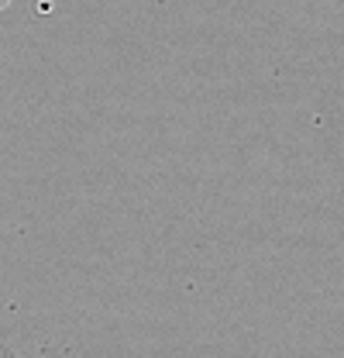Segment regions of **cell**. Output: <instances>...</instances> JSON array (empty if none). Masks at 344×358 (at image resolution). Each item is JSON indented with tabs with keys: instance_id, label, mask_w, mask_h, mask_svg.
I'll list each match as a JSON object with an SVG mask.
<instances>
[{
	"instance_id": "1",
	"label": "cell",
	"mask_w": 344,
	"mask_h": 358,
	"mask_svg": "<svg viewBox=\"0 0 344 358\" xmlns=\"http://www.w3.org/2000/svg\"><path fill=\"white\" fill-rule=\"evenodd\" d=\"M7 3H10V0H0V10H3V7H7Z\"/></svg>"
}]
</instances>
